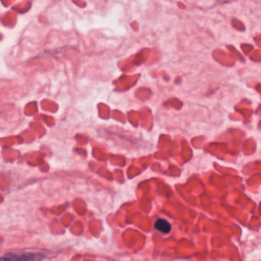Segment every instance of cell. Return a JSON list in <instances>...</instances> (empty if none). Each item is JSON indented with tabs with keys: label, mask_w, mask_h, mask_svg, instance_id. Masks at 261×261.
<instances>
[{
	"label": "cell",
	"mask_w": 261,
	"mask_h": 261,
	"mask_svg": "<svg viewBox=\"0 0 261 261\" xmlns=\"http://www.w3.org/2000/svg\"><path fill=\"white\" fill-rule=\"evenodd\" d=\"M48 255L44 251H19L8 253L0 258V261H43Z\"/></svg>",
	"instance_id": "6da1fadb"
},
{
	"label": "cell",
	"mask_w": 261,
	"mask_h": 261,
	"mask_svg": "<svg viewBox=\"0 0 261 261\" xmlns=\"http://www.w3.org/2000/svg\"><path fill=\"white\" fill-rule=\"evenodd\" d=\"M154 228L158 232H162L164 234H168L171 231V223L165 219H158L154 224Z\"/></svg>",
	"instance_id": "7a4b0ae2"
}]
</instances>
